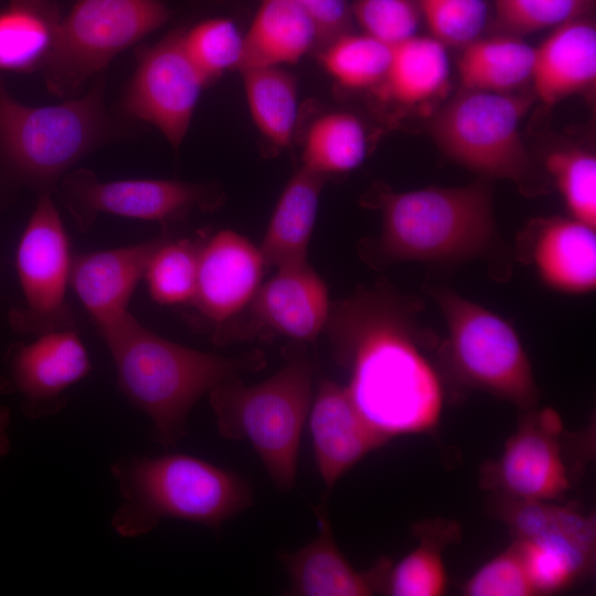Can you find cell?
Returning <instances> with one entry per match:
<instances>
[{
    "mask_svg": "<svg viewBox=\"0 0 596 596\" xmlns=\"http://www.w3.org/2000/svg\"><path fill=\"white\" fill-rule=\"evenodd\" d=\"M241 74L255 125L274 147H289L298 111L295 77L280 66L251 67Z\"/></svg>",
    "mask_w": 596,
    "mask_h": 596,
    "instance_id": "obj_29",
    "label": "cell"
},
{
    "mask_svg": "<svg viewBox=\"0 0 596 596\" xmlns=\"http://www.w3.org/2000/svg\"><path fill=\"white\" fill-rule=\"evenodd\" d=\"M136 68L121 102L127 119L155 126L178 148L190 128L206 81L182 46V29L152 45L137 47Z\"/></svg>",
    "mask_w": 596,
    "mask_h": 596,
    "instance_id": "obj_13",
    "label": "cell"
},
{
    "mask_svg": "<svg viewBox=\"0 0 596 596\" xmlns=\"http://www.w3.org/2000/svg\"><path fill=\"white\" fill-rule=\"evenodd\" d=\"M265 334L313 342L327 323L328 290L308 260L278 267L247 306Z\"/></svg>",
    "mask_w": 596,
    "mask_h": 596,
    "instance_id": "obj_19",
    "label": "cell"
},
{
    "mask_svg": "<svg viewBox=\"0 0 596 596\" xmlns=\"http://www.w3.org/2000/svg\"><path fill=\"white\" fill-rule=\"evenodd\" d=\"M313 375V362L295 355L259 384L244 385L234 374L209 392L219 434L249 443L274 485L284 491L295 485Z\"/></svg>",
    "mask_w": 596,
    "mask_h": 596,
    "instance_id": "obj_6",
    "label": "cell"
},
{
    "mask_svg": "<svg viewBox=\"0 0 596 596\" xmlns=\"http://www.w3.org/2000/svg\"><path fill=\"white\" fill-rule=\"evenodd\" d=\"M532 102L525 94L460 88L435 114L429 129L440 149L461 166L512 181L531 195L539 183L520 124Z\"/></svg>",
    "mask_w": 596,
    "mask_h": 596,
    "instance_id": "obj_7",
    "label": "cell"
},
{
    "mask_svg": "<svg viewBox=\"0 0 596 596\" xmlns=\"http://www.w3.org/2000/svg\"><path fill=\"white\" fill-rule=\"evenodd\" d=\"M432 36L445 46H466L479 38L487 23L483 0H417Z\"/></svg>",
    "mask_w": 596,
    "mask_h": 596,
    "instance_id": "obj_36",
    "label": "cell"
},
{
    "mask_svg": "<svg viewBox=\"0 0 596 596\" xmlns=\"http://www.w3.org/2000/svg\"><path fill=\"white\" fill-rule=\"evenodd\" d=\"M202 241L168 236L153 252L143 279L153 301L160 305H191L196 286Z\"/></svg>",
    "mask_w": 596,
    "mask_h": 596,
    "instance_id": "obj_31",
    "label": "cell"
},
{
    "mask_svg": "<svg viewBox=\"0 0 596 596\" xmlns=\"http://www.w3.org/2000/svg\"><path fill=\"white\" fill-rule=\"evenodd\" d=\"M595 0H494L500 34L520 38L586 17Z\"/></svg>",
    "mask_w": 596,
    "mask_h": 596,
    "instance_id": "obj_35",
    "label": "cell"
},
{
    "mask_svg": "<svg viewBox=\"0 0 596 596\" xmlns=\"http://www.w3.org/2000/svg\"><path fill=\"white\" fill-rule=\"evenodd\" d=\"M502 455L482 468L481 485L504 498L557 501L572 488L574 468L562 446L563 430L542 426L526 412Z\"/></svg>",
    "mask_w": 596,
    "mask_h": 596,
    "instance_id": "obj_15",
    "label": "cell"
},
{
    "mask_svg": "<svg viewBox=\"0 0 596 596\" xmlns=\"http://www.w3.org/2000/svg\"><path fill=\"white\" fill-rule=\"evenodd\" d=\"M168 232L148 241L73 257L70 287L96 329L127 313L129 301L143 279L148 263Z\"/></svg>",
    "mask_w": 596,
    "mask_h": 596,
    "instance_id": "obj_18",
    "label": "cell"
},
{
    "mask_svg": "<svg viewBox=\"0 0 596 596\" xmlns=\"http://www.w3.org/2000/svg\"><path fill=\"white\" fill-rule=\"evenodd\" d=\"M29 343L12 345L0 387L21 397L32 419L52 416L66 405V392L85 379L92 363L76 329L45 332Z\"/></svg>",
    "mask_w": 596,
    "mask_h": 596,
    "instance_id": "obj_14",
    "label": "cell"
},
{
    "mask_svg": "<svg viewBox=\"0 0 596 596\" xmlns=\"http://www.w3.org/2000/svg\"><path fill=\"white\" fill-rule=\"evenodd\" d=\"M317 43V26L296 1L262 0L243 36L242 55L236 68L242 71L296 63Z\"/></svg>",
    "mask_w": 596,
    "mask_h": 596,
    "instance_id": "obj_23",
    "label": "cell"
},
{
    "mask_svg": "<svg viewBox=\"0 0 596 596\" xmlns=\"http://www.w3.org/2000/svg\"><path fill=\"white\" fill-rule=\"evenodd\" d=\"M62 18L54 0H9L0 9V71H43Z\"/></svg>",
    "mask_w": 596,
    "mask_h": 596,
    "instance_id": "obj_25",
    "label": "cell"
},
{
    "mask_svg": "<svg viewBox=\"0 0 596 596\" xmlns=\"http://www.w3.org/2000/svg\"><path fill=\"white\" fill-rule=\"evenodd\" d=\"M449 76L446 46L433 36L413 35L392 46V57L379 94L403 105H415L439 93Z\"/></svg>",
    "mask_w": 596,
    "mask_h": 596,
    "instance_id": "obj_26",
    "label": "cell"
},
{
    "mask_svg": "<svg viewBox=\"0 0 596 596\" xmlns=\"http://www.w3.org/2000/svg\"><path fill=\"white\" fill-rule=\"evenodd\" d=\"M11 414L8 407L0 405V458L6 456L10 450V437L8 428L10 425Z\"/></svg>",
    "mask_w": 596,
    "mask_h": 596,
    "instance_id": "obj_40",
    "label": "cell"
},
{
    "mask_svg": "<svg viewBox=\"0 0 596 596\" xmlns=\"http://www.w3.org/2000/svg\"><path fill=\"white\" fill-rule=\"evenodd\" d=\"M312 18L317 45L323 49L339 36L349 33L352 24L351 6L347 0H294Z\"/></svg>",
    "mask_w": 596,
    "mask_h": 596,
    "instance_id": "obj_39",
    "label": "cell"
},
{
    "mask_svg": "<svg viewBox=\"0 0 596 596\" xmlns=\"http://www.w3.org/2000/svg\"><path fill=\"white\" fill-rule=\"evenodd\" d=\"M106 73L85 95L52 106L15 99L0 77V188L54 194L63 177L98 148L127 136L105 99Z\"/></svg>",
    "mask_w": 596,
    "mask_h": 596,
    "instance_id": "obj_3",
    "label": "cell"
},
{
    "mask_svg": "<svg viewBox=\"0 0 596 596\" xmlns=\"http://www.w3.org/2000/svg\"><path fill=\"white\" fill-rule=\"evenodd\" d=\"M526 235L531 262L550 287L571 294L595 289L594 227L574 217H549L534 222Z\"/></svg>",
    "mask_w": 596,
    "mask_h": 596,
    "instance_id": "obj_21",
    "label": "cell"
},
{
    "mask_svg": "<svg viewBox=\"0 0 596 596\" xmlns=\"http://www.w3.org/2000/svg\"><path fill=\"white\" fill-rule=\"evenodd\" d=\"M52 195L38 194L17 247L15 269L23 299L20 306L10 310L8 320L19 334L36 337L76 329L67 300L73 256Z\"/></svg>",
    "mask_w": 596,
    "mask_h": 596,
    "instance_id": "obj_10",
    "label": "cell"
},
{
    "mask_svg": "<svg viewBox=\"0 0 596 596\" xmlns=\"http://www.w3.org/2000/svg\"><path fill=\"white\" fill-rule=\"evenodd\" d=\"M462 592L468 596L535 595L514 543L483 564L464 584Z\"/></svg>",
    "mask_w": 596,
    "mask_h": 596,
    "instance_id": "obj_38",
    "label": "cell"
},
{
    "mask_svg": "<svg viewBox=\"0 0 596 596\" xmlns=\"http://www.w3.org/2000/svg\"><path fill=\"white\" fill-rule=\"evenodd\" d=\"M169 17L161 0H77L62 18L42 71L46 88L60 98L78 94L113 58L161 28Z\"/></svg>",
    "mask_w": 596,
    "mask_h": 596,
    "instance_id": "obj_8",
    "label": "cell"
},
{
    "mask_svg": "<svg viewBox=\"0 0 596 596\" xmlns=\"http://www.w3.org/2000/svg\"><path fill=\"white\" fill-rule=\"evenodd\" d=\"M596 78V28L587 17L565 22L538 46L531 75L534 96L545 106L593 85Z\"/></svg>",
    "mask_w": 596,
    "mask_h": 596,
    "instance_id": "obj_22",
    "label": "cell"
},
{
    "mask_svg": "<svg viewBox=\"0 0 596 596\" xmlns=\"http://www.w3.org/2000/svg\"><path fill=\"white\" fill-rule=\"evenodd\" d=\"M408 307L389 291L361 290L330 307L324 326L351 401L389 440L430 432L443 412L441 381Z\"/></svg>",
    "mask_w": 596,
    "mask_h": 596,
    "instance_id": "obj_1",
    "label": "cell"
},
{
    "mask_svg": "<svg viewBox=\"0 0 596 596\" xmlns=\"http://www.w3.org/2000/svg\"><path fill=\"white\" fill-rule=\"evenodd\" d=\"M327 175L300 167L285 187L267 226L259 252L266 266L307 260L319 198Z\"/></svg>",
    "mask_w": 596,
    "mask_h": 596,
    "instance_id": "obj_24",
    "label": "cell"
},
{
    "mask_svg": "<svg viewBox=\"0 0 596 596\" xmlns=\"http://www.w3.org/2000/svg\"><path fill=\"white\" fill-rule=\"evenodd\" d=\"M308 417L315 460L327 492L354 465L389 441L363 419L345 386L327 377L318 382Z\"/></svg>",
    "mask_w": 596,
    "mask_h": 596,
    "instance_id": "obj_17",
    "label": "cell"
},
{
    "mask_svg": "<svg viewBox=\"0 0 596 596\" xmlns=\"http://www.w3.org/2000/svg\"><path fill=\"white\" fill-rule=\"evenodd\" d=\"M508 522L535 595L564 590L590 573L594 514L554 501L529 500L512 507Z\"/></svg>",
    "mask_w": 596,
    "mask_h": 596,
    "instance_id": "obj_12",
    "label": "cell"
},
{
    "mask_svg": "<svg viewBox=\"0 0 596 596\" xmlns=\"http://www.w3.org/2000/svg\"><path fill=\"white\" fill-rule=\"evenodd\" d=\"M362 123L349 113H330L310 127L302 153V167L328 175L359 167L366 156Z\"/></svg>",
    "mask_w": 596,
    "mask_h": 596,
    "instance_id": "obj_30",
    "label": "cell"
},
{
    "mask_svg": "<svg viewBox=\"0 0 596 596\" xmlns=\"http://www.w3.org/2000/svg\"><path fill=\"white\" fill-rule=\"evenodd\" d=\"M110 473L121 498L110 523L127 539L149 533L162 519L216 531L253 504L252 489L244 478L185 454L127 455L111 464Z\"/></svg>",
    "mask_w": 596,
    "mask_h": 596,
    "instance_id": "obj_4",
    "label": "cell"
},
{
    "mask_svg": "<svg viewBox=\"0 0 596 596\" xmlns=\"http://www.w3.org/2000/svg\"><path fill=\"white\" fill-rule=\"evenodd\" d=\"M55 194L82 233L91 231L104 213L168 225L193 210L211 211L221 200L210 184L168 179L103 181L85 168L67 172Z\"/></svg>",
    "mask_w": 596,
    "mask_h": 596,
    "instance_id": "obj_11",
    "label": "cell"
},
{
    "mask_svg": "<svg viewBox=\"0 0 596 596\" xmlns=\"http://www.w3.org/2000/svg\"><path fill=\"white\" fill-rule=\"evenodd\" d=\"M544 166L553 178L572 217L596 226V158L581 148L555 149Z\"/></svg>",
    "mask_w": 596,
    "mask_h": 596,
    "instance_id": "obj_33",
    "label": "cell"
},
{
    "mask_svg": "<svg viewBox=\"0 0 596 596\" xmlns=\"http://www.w3.org/2000/svg\"><path fill=\"white\" fill-rule=\"evenodd\" d=\"M448 330L447 358L465 384L535 409L539 389L515 330L501 317L447 288L433 289Z\"/></svg>",
    "mask_w": 596,
    "mask_h": 596,
    "instance_id": "obj_9",
    "label": "cell"
},
{
    "mask_svg": "<svg viewBox=\"0 0 596 596\" xmlns=\"http://www.w3.org/2000/svg\"><path fill=\"white\" fill-rule=\"evenodd\" d=\"M379 253L387 260L457 262L485 255L496 240L491 188L485 180L407 192L376 190Z\"/></svg>",
    "mask_w": 596,
    "mask_h": 596,
    "instance_id": "obj_5",
    "label": "cell"
},
{
    "mask_svg": "<svg viewBox=\"0 0 596 596\" xmlns=\"http://www.w3.org/2000/svg\"><path fill=\"white\" fill-rule=\"evenodd\" d=\"M182 46L191 63L209 84L226 70L237 67L243 50V36L233 21L209 19L189 30L182 29Z\"/></svg>",
    "mask_w": 596,
    "mask_h": 596,
    "instance_id": "obj_34",
    "label": "cell"
},
{
    "mask_svg": "<svg viewBox=\"0 0 596 596\" xmlns=\"http://www.w3.org/2000/svg\"><path fill=\"white\" fill-rule=\"evenodd\" d=\"M319 533L294 553H281L289 595L368 596L382 592L390 561L381 558L365 572L356 571L338 547L324 504L315 509Z\"/></svg>",
    "mask_w": 596,
    "mask_h": 596,
    "instance_id": "obj_20",
    "label": "cell"
},
{
    "mask_svg": "<svg viewBox=\"0 0 596 596\" xmlns=\"http://www.w3.org/2000/svg\"><path fill=\"white\" fill-rule=\"evenodd\" d=\"M97 331L113 358L120 392L149 417L153 440L164 448L183 437L191 409L217 383L266 365L258 350L227 358L167 340L130 311Z\"/></svg>",
    "mask_w": 596,
    "mask_h": 596,
    "instance_id": "obj_2",
    "label": "cell"
},
{
    "mask_svg": "<svg viewBox=\"0 0 596 596\" xmlns=\"http://www.w3.org/2000/svg\"><path fill=\"white\" fill-rule=\"evenodd\" d=\"M418 545L395 565L389 566L383 589L393 596H439L447 586L444 549L458 538V525L449 521H426L415 525Z\"/></svg>",
    "mask_w": 596,
    "mask_h": 596,
    "instance_id": "obj_28",
    "label": "cell"
},
{
    "mask_svg": "<svg viewBox=\"0 0 596 596\" xmlns=\"http://www.w3.org/2000/svg\"><path fill=\"white\" fill-rule=\"evenodd\" d=\"M351 12L365 34L390 46L416 35L422 20L417 0H355Z\"/></svg>",
    "mask_w": 596,
    "mask_h": 596,
    "instance_id": "obj_37",
    "label": "cell"
},
{
    "mask_svg": "<svg viewBox=\"0 0 596 596\" xmlns=\"http://www.w3.org/2000/svg\"><path fill=\"white\" fill-rule=\"evenodd\" d=\"M265 266L248 240L230 230L217 232L201 243L191 305L213 324H225L248 306Z\"/></svg>",
    "mask_w": 596,
    "mask_h": 596,
    "instance_id": "obj_16",
    "label": "cell"
},
{
    "mask_svg": "<svg viewBox=\"0 0 596 596\" xmlns=\"http://www.w3.org/2000/svg\"><path fill=\"white\" fill-rule=\"evenodd\" d=\"M327 72L343 87H376L384 78L392 46L363 33H345L321 51Z\"/></svg>",
    "mask_w": 596,
    "mask_h": 596,
    "instance_id": "obj_32",
    "label": "cell"
},
{
    "mask_svg": "<svg viewBox=\"0 0 596 596\" xmlns=\"http://www.w3.org/2000/svg\"><path fill=\"white\" fill-rule=\"evenodd\" d=\"M534 47L499 34L464 46L458 61L461 88L510 93L531 81Z\"/></svg>",
    "mask_w": 596,
    "mask_h": 596,
    "instance_id": "obj_27",
    "label": "cell"
}]
</instances>
